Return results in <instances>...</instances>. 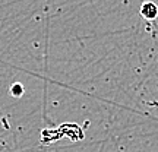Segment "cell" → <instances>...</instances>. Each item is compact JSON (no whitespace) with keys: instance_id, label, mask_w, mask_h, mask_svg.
<instances>
[{"instance_id":"obj_1","label":"cell","mask_w":158,"mask_h":152,"mask_svg":"<svg viewBox=\"0 0 158 152\" xmlns=\"http://www.w3.org/2000/svg\"><path fill=\"white\" fill-rule=\"evenodd\" d=\"M141 15L145 19H155L158 16V6L154 2H145V3H142Z\"/></svg>"}]
</instances>
